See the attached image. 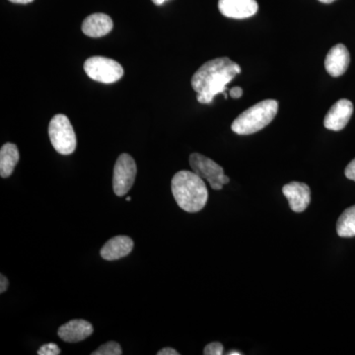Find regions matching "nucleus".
<instances>
[{
    "mask_svg": "<svg viewBox=\"0 0 355 355\" xmlns=\"http://www.w3.org/2000/svg\"><path fill=\"white\" fill-rule=\"evenodd\" d=\"M240 73V65L228 58H217L205 62L191 78V86L197 92L198 101L210 104L214 97L221 93L227 98L228 84Z\"/></svg>",
    "mask_w": 355,
    "mask_h": 355,
    "instance_id": "1",
    "label": "nucleus"
},
{
    "mask_svg": "<svg viewBox=\"0 0 355 355\" xmlns=\"http://www.w3.org/2000/svg\"><path fill=\"white\" fill-rule=\"evenodd\" d=\"M171 186L175 200L184 211H200L207 205L209 191L202 178L195 172H178L173 177Z\"/></svg>",
    "mask_w": 355,
    "mask_h": 355,
    "instance_id": "2",
    "label": "nucleus"
},
{
    "mask_svg": "<svg viewBox=\"0 0 355 355\" xmlns=\"http://www.w3.org/2000/svg\"><path fill=\"white\" fill-rule=\"evenodd\" d=\"M279 111V103L275 100H265L254 105L236 118L231 130L240 135H253L270 125Z\"/></svg>",
    "mask_w": 355,
    "mask_h": 355,
    "instance_id": "3",
    "label": "nucleus"
},
{
    "mask_svg": "<svg viewBox=\"0 0 355 355\" xmlns=\"http://www.w3.org/2000/svg\"><path fill=\"white\" fill-rule=\"evenodd\" d=\"M51 146L62 155H70L76 151V135L69 119L62 114H55L49 125Z\"/></svg>",
    "mask_w": 355,
    "mask_h": 355,
    "instance_id": "4",
    "label": "nucleus"
},
{
    "mask_svg": "<svg viewBox=\"0 0 355 355\" xmlns=\"http://www.w3.org/2000/svg\"><path fill=\"white\" fill-rule=\"evenodd\" d=\"M84 70L93 80L106 84L116 83L125 73L118 62L104 57L89 58L84 62Z\"/></svg>",
    "mask_w": 355,
    "mask_h": 355,
    "instance_id": "5",
    "label": "nucleus"
},
{
    "mask_svg": "<svg viewBox=\"0 0 355 355\" xmlns=\"http://www.w3.org/2000/svg\"><path fill=\"white\" fill-rule=\"evenodd\" d=\"M190 165L193 171L207 180L214 190L220 191L224 184L229 183V178L224 174L223 168L202 154H191Z\"/></svg>",
    "mask_w": 355,
    "mask_h": 355,
    "instance_id": "6",
    "label": "nucleus"
},
{
    "mask_svg": "<svg viewBox=\"0 0 355 355\" xmlns=\"http://www.w3.org/2000/svg\"><path fill=\"white\" fill-rule=\"evenodd\" d=\"M137 168L130 154H121L114 167L113 189L118 197H123L132 188Z\"/></svg>",
    "mask_w": 355,
    "mask_h": 355,
    "instance_id": "7",
    "label": "nucleus"
},
{
    "mask_svg": "<svg viewBox=\"0 0 355 355\" xmlns=\"http://www.w3.org/2000/svg\"><path fill=\"white\" fill-rule=\"evenodd\" d=\"M354 113V105L349 100L342 99L334 104L324 116V125L328 130L340 132L347 127Z\"/></svg>",
    "mask_w": 355,
    "mask_h": 355,
    "instance_id": "8",
    "label": "nucleus"
},
{
    "mask_svg": "<svg viewBox=\"0 0 355 355\" xmlns=\"http://www.w3.org/2000/svg\"><path fill=\"white\" fill-rule=\"evenodd\" d=\"M218 8L222 15L232 19H246L258 12L256 0H219Z\"/></svg>",
    "mask_w": 355,
    "mask_h": 355,
    "instance_id": "9",
    "label": "nucleus"
},
{
    "mask_svg": "<svg viewBox=\"0 0 355 355\" xmlns=\"http://www.w3.org/2000/svg\"><path fill=\"white\" fill-rule=\"evenodd\" d=\"M349 62V51L347 46L343 44H338L333 46L327 55L324 67L331 76L338 77L347 72Z\"/></svg>",
    "mask_w": 355,
    "mask_h": 355,
    "instance_id": "10",
    "label": "nucleus"
},
{
    "mask_svg": "<svg viewBox=\"0 0 355 355\" xmlns=\"http://www.w3.org/2000/svg\"><path fill=\"white\" fill-rule=\"evenodd\" d=\"M282 193L288 200L289 205L294 212H303L310 205V188L304 183L291 182L282 188Z\"/></svg>",
    "mask_w": 355,
    "mask_h": 355,
    "instance_id": "11",
    "label": "nucleus"
},
{
    "mask_svg": "<svg viewBox=\"0 0 355 355\" xmlns=\"http://www.w3.org/2000/svg\"><path fill=\"white\" fill-rule=\"evenodd\" d=\"M93 334V326L85 320H71L58 329V335L64 342H83Z\"/></svg>",
    "mask_w": 355,
    "mask_h": 355,
    "instance_id": "12",
    "label": "nucleus"
},
{
    "mask_svg": "<svg viewBox=\"0 0 355 355\" xmlns=\"http://www.w3.org/2000/svg\"><path fill=\"white\" fill-rule=\"evenodd\" d=\"M133 241L128 236H116L103 246L100 254L104 260L116 261L132 253Z\"/></svg>",
    "mask_w": 355,
    "mask_h": 355,
    "instance_id": "13",
    "label": "nucleus"
},
{
    "mask_svg": "<svg viewBox=\"0 0 355 355\" xmlns=\"http://www.w3.org/2000/svg\"><path fill=\"white\" fill-rule=\"evenodd\" d=\"M114 23L109 15L95 13L89 15L83 23V32L91 38H101L113 30Z\"/></svg>",
    "mask_w": 355,
    "mask_h": 355,
    "instance_id": "14",
    "label": "nucleus"
},
{
    "mask_svg": "<svg viewBox=\"0 0 355 355\" xmlns=\"http://www.w3.org/2000/svg\"><path fill=\"white\" fill-rule=\"evenodd\" d=\"M20 154L14 144H6L0 150V175L8 178L12 175L15 166L19 162Z\"/></svg>",
    "mask_w": 355,
    "mask_h": 355,
    "instance_id": "15",
    "label": "nucleus"
},
{
    "mask_svg": "<svg viewBox=\"0 0 355 355\" xmlns=\"http://www.w3.org/2000/svg\"><path fill=\"white\" fill-rule=\"evenodd\" d=\"M336 232L340 237L352 238L355 236V205L343 212L336 223Z\"/></svg>",
    "mask_w": 355,
    "mask_h": 355,
    "instance_id": "16",
    "label": "nucleus"
},
{
    "mask_svg": "<svg viewBox=\"0 0 355 355\" xmlns=\"http://www.w3.org/2000/svg\"><path fill=\"white\" fill-rule=\"evenodd\" d=\"M123 354L121 345L116 342H109L101 345L92 352V355H121Z\"/></svg>",
    "mask_w": 355,
    "mask_h": 355,
    "instance_id": "17",
    "label": "nucleus"
},
{
    "mask_svg": "<svg viewBox=\"0 0 355 355\" xmlns=\"http://www.w3.org/2000/svg\"><path fill=\"white\" fill-rule=\"evenodd\" d=\"M39 355H58L60 354V349L55 343H46L42 345L38 350Z\"/></svg>",
    "mask_w": 355,
    "mask_h": 355,
    "instance_id": "18",
    "label": "nucleus"
},
{
    "mask_svg": "<svg viewBox=\"0 0 355 355\" xmlns=\"http://www.w3.org/2000/svg\"><path fill=\"white\" fill-rule=\"evenodd\" d=\"M205 355H221L223 354V345L220 343H211L207 345L203 350Z\"/></svg>",
    "mask_w": 355,
    "mask_h": 355,
    "instance_id": "19",
    "label": "nucleus"
},
{
    "mask_svg": "<svg viewBox=\"0 0 355 355\" xmlns=\"http://www.w3.org/2000/svg\"><path fill=\"white\" fill-rule=\"evenodd\" d=\"M345 174L347 179L352 180V181L355 182V159L347 166Z\"/></svg>",
    "mask_w": 355,
    "mask_h": 355,
    "instance_id": "20",
    "label": "nucleus"
},
{
    "mask_svg": "<svg viewBox=\"0 0 355 355\" xmlns=\"http://www.w3.org/2000/svg\"><path fill=\"white\" fill-rule=\"evenodd\" d=\"M9 282L6 277L3 275H0V292L4 293L8 288Z\"/></svg>",
    "mask_w": 355,
    "mask_h": 355,
    "instance_id": "21",
    "label": "nucleus"
},
{
    "mask_svg": "<svg viewBox=\"0 0 355 355\" xmlns=\"http://www.w3.org/2000/svg\"><path fill=\"white\" fill-rule=\"evenodd\" d=\"M243 90L242 88L240 87H234L231 89L230 90V96L233 98V99H239L240 97H242Z\"/></svg>",
    "mask_w": 355,
    "mask_h": 355,
    "instance_id": "22",
    "label": "nucleus"
},
{
    "mask_svg": "<svg viewBox=\"0 0 355 355\" xmlns=\"http://www.w3.org/2000/svg\"><path fill=\"white\" fill-rule=\"evenodd\" d=\"M158 355H179V352H177L176 349H171V347H165V349H162L160 352H157Z\"/></svg>",
    "mask_w": 355,
    "mask_h": 355,
    "instance_id": "23",
    "label": "nucleus"
},
{
    "mask_svg": "<svg viewBox=\"0 0 355 355\" xmlns=\"http://www.w3.org/2000/svg\"><path fill=\"white\" fill-rule=\"evenodd\" d=\"M9 1L13 2V3L27 4L34 1V0H9Z\"/></svg>",
    "mask_w": 355,
    "mask_h": 355,
    "instance_id": "24",
    "label": "nucleus"
},
{
    "mask_svg": "<svg viewBox=\"0 0 355 355\" xmlns=\"http://www.w3.org/2000/svg\"><path fill=\"white\" fill-rule=\"evenodd\" d=\"M165 1H167V0H153V3L156 6H162Z\"/></svg>",
    "mask_w": 355,
    "mask_h": 355,
    "instance_id": "25",
    "label": "nucleus"
},
{
    "mask_svg": "<svg viewBox=\"0 0 355 355\" xmlns=\"http://www.w3.org/2000/svg\"><path fill=\"white\" fill-rule=\"evenodd\" d=\"M322 3L330 4L331 2L335 1V0H319Z\"/></svg>",
    "mask_w": 355,
    "mask_h": 355,
    "instance_id": "26",
    "label": "nucleus"
},
{
    "mask_svg": "<svg viewBox=\"0 0 355 355\" xmlns=\"http://www.w3.org/2000/svg\"><path fill=\"white\" fill-rule=\"evenodd\" d=\"M242 352H236V350H233V352H229L228 355H241Z\"/></svg>",
    "mask_w": 355,
    "mask_h": 355,
    "instance_id": "27",
    "label": "nucleus"
},
{
    "mask_svg": "<svg viewBox=\"0 0 355 355\" xmlns=\"http://www.w3.org/2000/svg\"><path fill=\"white\" fill-rule=\"evenodd\" d=\"M127 200H128V202H130V200H132V198L128 197Z\"/></svg>",
    "mask_w": 355,
    "mask_h": 355,
    "instance_id": "28",
    "label": "nucleus"
}]
</instances>
